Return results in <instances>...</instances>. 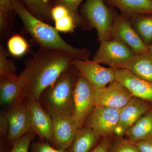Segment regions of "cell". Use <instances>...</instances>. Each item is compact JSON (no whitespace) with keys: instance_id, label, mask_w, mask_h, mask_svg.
Wrapping results in <instances>:
<instances>
[{"instance_id":"1","label":"cell","mask_w":152,"mask_h":152,"mask_svg":"<svg viewBox=\"0 0 152 152\" xmlns=\"http://www.w3.org/2000/svg\"><path fill=\"white\" fill-rule=\"evenodd\" d=\"M74 58L66 52L40 48L19 75L22 99L39 101L45 91L72 65Z\"/></svg>"},{"instance_id":"2","label":"cell","mask_w":152,"mask_h":152,"mask_svg":"<svg viewBox=\"0 0 152 152\" xmlns=\"http://www.w3.org/2000/svg\"><path fill=\"white\" fill-rule=\"evenodd\" d=\"M12 2L14 10L23 22V31L29 34L33 42L40 48L66 52L75 58L89 59L91 55L89 50L75 48L68 44L61 37L56 28L31 13L22 0H12Z\"/></svg>"},{"instance_id":"3","label":"cell","mask_w":152,"mask_h":152,"mask_svg":"<svg viewBox=\"0 0 152 152\" xmlns=\"http://www.w3.org/2000/svg\"><path fill=\"white\" fill-rule=\"evenodd\" d=\"M78 74L72 65L47 89L44 102L45 110L73 116L74 91Z\"/></svg>"},{"instance_id":"4","label":"cell","mask_w":152,"mask_h":152,"mask_svg":"<svg viewBox=\"0 0 152 152\" xmlns=\"http://www.w3.org/2000/svg\"><path fill=\"white\" fill-rule=\"evenodd\" d=\"M115 12L104 0H86L81 8V15L87 26L95 28L100 42L111 39L110 31Z\"/></svg>"},{"instance_id":"5","label":"cell","mask_w":152,"mask_h":152,"mask_svg":"<svg viewBox=\"0 0 152 152\" xmlns=\"http://www.w3.org/2000/svg\"><path fill=\"white\" fill-rule=\"evenodd\" d=\"M95 91L94 87L79 73L74 88L72 116L78 130L94 107Z\"/></svg>"},{"instance_id":"6","label":"cell","mask_w":152,"mask_h":152,"mask_svg":"<svg viewBox=\"0 0 152 152\" xmlns=\"http://www.w3.org/2000/svg\"><path fill=\"white\" fill-rule=\"evenodd\" d=\"M135 55L129 48L115 39L100 42L93 60L113 69H124Z\"/></svg>"},{"instance_id":"7","label":"cell","mask_w":152,"mask_h":152,"mask_svg":"<svg viewBox=\"0 0 152 152\" xmlns=\"http://www.w3.org/2000/svg\"><path fill=\"white\" fill-rule=\"evenodd\" d=\"M110 39L121 42L134 52L135 54L148 53L149 47L144 43L133 27L130 20L115 13L110 31Z\"/></svg>"},{"instance_id":"8","label":"cell","mask_w":152,"mask_h":152,"mask_svg":"<svg viewBox=\"0 0 152 152\" xmlns=\"http://www.w3.org/2000/svg\"><path fill=\"white\" fill-rule=\"evenodd\" d=\"M120 110L107 107L95 106L87 117L83 126L92 130L103 138L113 136L119 120Z\"/></svg>"},{"instance_id":"9","label":"cell","mask_w":152,"mask_h":152,"mask_svg":"<svg viewBox=\"0 0 152 152\" xmlns=\"http://www.w3.org/2000/svg\"><path fill=\"white\" fill-rule=\"evenodd\" d=\"M51 118L53 124V146L58 149L69 148L78 132L72 116L45 110Z\"/></svg>"},{"instance_id":"10","label":"cell","mask_w":152,"mask_h":152,"mask_svg":"<svg viewBox=\"0 0 152 152\" xmlns=\"http://www.w3.org/2000/svg\"><path fill=\"white\" fill-rule=\"evenodd\" d=\"M72 63L79 73L89 82L95 89L104 88L115 80L114 69L105 67L94 60L74 58Z\"/></svg>"},{"instance_id":"11","label":"cell","mask_w":152,"mask_h":152,"mask_svg":"<svg viewBox=\"0 0 152 152\" xmlns=\"http://www.w3.org/2000/svg\"><path fill=\"white\" fill-rule=\"evenodd\" d=\"M6 113L9 125L8 142L12 145L18 139L31 131L29 113L23 100L12 105Z\"/></svg>"},{"instance_id":"12","label":"cell","mask_w":152,"mask_h":152,"mask_svg":"<svg viewBox=\"0 0 152 152\" xmlns=\"http://www.w3.org/2000/svg\"><path fill=\"white\" fill-rule=\"evenodd\" d=\"M152 107L151 103L132 97L120 110L118 121L114 131V137H124L128 129Z\"/></svg>"},{"instance_id":"13","label":"cell","mask_w":152,"mask_h":152,"mask_svg":"<svg viewBox=\"0 0 152 152\" xmlns=\"http://www.w3.org/2000/svg\"><path fill=\"white\" fill-rule=\"evenodd\" d=\"M132 97L129 92L117 81L101 88L95 89V106L120 110Z\"/></svg>"},{"instance_id":"14","label":"cell","mask_w":152,"mask_h":152,"mask_svg":"<svg viewBox=\"0 0 152 152\" xmlns=\"http://www.w3.org/2000/svg\"><path fill=\"white\" fill-rule=\"evenodd\" d=\"M25 102L29 113L31 131L41 140L53 145V124L50 116L42 107L39 101L30 100Z\"/></svg>"},{"instance_id":"15","label":"cell","mask_w":152,"mask_h":152,"mask_svg":"<svg viewBox=\"0 0 152 152\" xmlns=\"http://www.w3.org/2000/svg\"><path fill=\"white\" fill-rule=\"evenodd\" d=\"M115 80L128 90L132 97L152 103V83L136 76L125 69H114Z\"/></svg>"},{"instance_id":"16","label":"cell","mask_w":152,"mask_h":152,"mask_svg":"<svg viewBox=\"0 0 152 152\" xmlns=\"http://www.w3.org/2000/svg\"><path fill=\"white\" fill-rule=\"evenodd\" d=\"M110 7L130 18L137 15H152V0H104Z\"/></svg>"},{"instance_id":"17","label":"cell","mask_w":152,"mask_h":152,"mask_svg":"<svg viewBox=\"0 0 152 152\" xmlns=\"http://www.w3.org/2000/svg\"><path fill=\"white\" fill-rule=\"evenodd\" d=\"M124 137L132 143L152 139V107L128 129Z\"/></svg>"},{"instance_id":"18","label":"cell","mask_w":152,"mask_h":152,"mask_svg":"<svg viewBox=\"0 0 152 152\" xmlns=\"http://www.w3.org/2000/svg\"><path fill=\"white\" fill-rule=\"evenodd\" d=\"M22 84L19 76L0 78V102L1 105L9 106L21 100Z\"/></svg>"},{"instance_id":"19","label":"cell","mask_w":152,"mask_h":152,"mask_svg":"<svg viewBox=\"0 0 152 152\" xmlns=\"http://www.w3.org/2000/svg\"><path fill=\"white\" fill-rule=\"evenodd\" d=\"M124 69L152 83V55L149 53L135 54Z\"/></svg>"},{"instance_id":"20","label":"cell","mask_w":152,"mask_h":152,"mask_svg":"<svg viewBox=\"0 0 152 152\" xmlns=\"http://www.w3.org/2000/svg\"><path fill=\"white\" fill-rule=\"evenodd\" d=\"M102 139L90 128L83 126L77 132L70 148V152H90Z\"/></svg>"},{"instance_id":"21","label":"cell","mask_w":152,"mask_h":152,"mask_svg":"<svg viewBox=\"0 0 152 152\" xmlns=\"http://www.w3.org/2000/svg\"><path fill=\"white\" fill-rule=\"evenodd\" d=\"M133 27L147 46L152 43V15H140L129 18Z\"/></svg>"},{"instance_id":"22","label":"cell","mask_w":152,"mask_h":152,"mask_svg":"<svg viewBox=\"0 0 152 152\" xmlns=\"http://www.w3.org/2000/svg\"><path fill=\"white\" fill-rule=\"evenodd\" d=\"M29 12L41 20L49 22L52 18L51 10L53 5L48 0H22Z\"/></svg>"},{"instance_id":"23","label":"cell","mask_w":152,"mask_h":152,"mask_svg":"<svg viewBox=\"0 0 152 152\" xmlns=\"http://www.w3.org/2000/svg\"><path fill=\"white\" fill-rule=\"evenodd\" d=\"M84 0H54L52 2L53 6L61 5L65 7L73 18L77 26L86 27V22L79 11L80 5Z\"/></svg>"},{"instance_id":"24","label":"cell","mask_w":152,"mask_h":152,"mask_svg":"<svg viewBox=\"0 0 152 152\" xmlns=\"http://www.w3.org/2000/svg\"><path fill=\"white\" fill-rule=\"evenodd\" d=\"M9 52L0 46V78L17 76V67L13 60L8 58Z\"/></svg>"},{"instance_id":"25","label":"cell","mask_w":152,"mask_h":152,"mask_svg":"<svg viewBox=\"0 0 152 152\" xmlns=\"http://www.w3.org/2000/svg\"><path fill=\"white\" fill-rule=\"evenodd\" d=\"M7 48L8 52L11 55L15 57H20L28 51L30 46L22 36L16 34L9 39Z\"/></svg>"},{"instance_id":"26","label":"cell","mask_w":152,"mask_h":152,"mask_svg":"<svg viewBox=\"0 0 152 152\" xmlns=\"http://www.w3.org/2000/svg\"><path fill=\"white\" fill-rule=\"evenodd\" d=\"M107 152H141L133 143L124 137H113Z\"/></svg>"},{"instance_id":"27","label":"cell","mask_w":152,"mask_h":152,"mask_svg":"<svg viewBox=\"0 0 152 152\" xmlns=\"http://www.w3.org/2000/svg\"><path fill=\"white\" fill-rule=\"evenodd\" d=\"M16 13L15 11L7 13L0 12V37L3 41L10 35L14 24V20Z\"/></svg>"},{"instance_id":"28","label":"cell","mask_w":152,"mask_h":152,"mask_svg":"<svg viewBox=\"0 0 152 152\" xmlns=\"http://www.w3.org/2000/svg\"><path fill=\"white\" fill-rule=\"evenodd\" d=\"M36 134L30 131L18 139L12 145L10 152H29V149Z\"/></svg>"},{"instance_id":"29","label":"cell","mask_w":152,"mask_h":152,"mask_svg":"<svg viewBox=\"0 0 152 152\" xmlns=\"http://www.w3.org/2000/svg\"><path fill=\"white\" fill-rule=\"evenodd\" d=\"M54 22L55 28L58 31L61 32H73L77 27L75 20L71 15Z\"/></svg>"},{"instance_id":"30","label":"cell","mask_w":152,"mask_h":152,"mask_svg":"<svg viewBox=\"0 0 152 152\" xmlns=\"http://www.w3.org/2000/svg\"><path fill=\"white\" fill-rule=\"evenodd\" d=\"M31 152H71L70 148L68 149H58L46 141L41 140L32 142L31 145Z\"/></svg>"},{"instance_id":"31","label":"cell","mask_w":152,"mask_h":152,"mask_svg":"<svg viewBox=\"0 0 152 152\" xmlns=\"http://www.w3.org/2000/svg\"><path fill=\"white\" fill-rule=\"evenodd\" d=\"M9 125L5 112L1 113L0 115V136L1 144L2 143L5 139L8 141Z\"/></svg>"},{"instance_id":"32","label":"cell","mask_w":152,"mask_h":152,"mask_svg":"<svg viewBox=\"0 0 152 152\" xmlns=\"http://www.w3.org/2000/svg\"><path fill=\"white\" fill-rule=\"evenodd\" d=\"M51 14L52 18L54 21L70 15L66 8L61 5H56L53 6Z\"/></svg>"},{"instance_id":"33","label":"cell","mask_w":152,"mask_h":152,"mask_svg":"<svg viewBox=\"0 0 152 152\" xmlns=\"http://www.w3.org/2000/svg\"><path fill=\"white\" fill-rule=\"evenodd\" d=\"M113 136L103 138L98 145L90 152H107Z\"/></svg>"},{"instance_id":"34","label":"cell","mask_w":152,"mask_h":152,"mask_svg":"<svg viewBox=\"0 0 152 152\" xmlns=\"http://www.w3.org/2000/svg\"><path fill=\"white\" fill-rule=\"evenodd\" d=\"M133 143L138 148L141 152H152V139Z\"/></svg>"},{"instance_id":"35","label":"cell","mask_w":152,"mask_h":152,"mask_svg":"<svg viewBox=\"0 0 152 152\" xmlns=\"http://www.w3.org/2000/svg\"><path fill=\"white\" fill-rule=\"evenodd\" d=\"M12 0H0V12L11 13L15 12Z\"/></svg>"},{"instance_id":"36","label":"cell","mask_w":152,"mask_h":152,"mask_svg":"<svg viewBox=\"0 0 152 152\" xmlns=\"http://www.w3.org/2000/svg\"><path fill=\"white\" fill-rule=\"evenodd\" d=\"M149 53H150L152 55V44H151V45L149 47Z\"/></svg>"},{"instance_id":"37","label":"cell","mask_w":152,"mask_h":152,"mask_svg":"<svg viewBox=\"0 0 152 152\" xmlns=\"http://www.w3.org/2000/svg\"><path fill=\"white\" fill-rule=\"evenodd\" d=\"M48 1L49 2H50L52 4V2H53V1L54 0H48Z\"/></svg>"}]
</instances>
